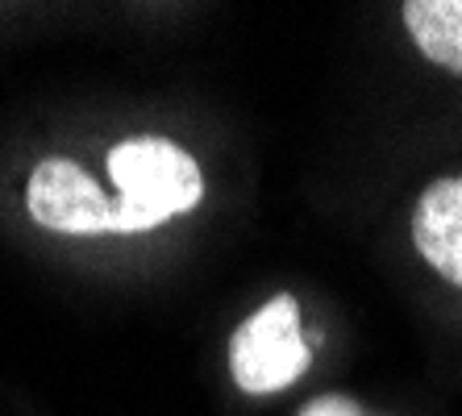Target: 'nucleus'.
<instances>
[{
	"label": "nucleus",
	"mask_w": 462,
	"mask_h": 416,
	"mask_svg": "<svg viewBox=\"0 0 462 416\" xmlns=\"http://www.w3.org/2000/svg\"><path fill=\"white\" fill-rule=\"evenodd\" d=\"M25 208L54 234H113V200L71 159H42L25 183Z\"/></svg>",
	"instance_id": "nucleus-3"
},
{
	"label": "nucleus",
	"mask_w": 462,
	"mask_h": 416,
	"mask_svg": "<svg viewBox=\"0 0 462 416\" xmlns=\"http://www.w3.org/2000/svg\"><path fill=\"white\" fill-rule=\"evenodd\" d=\"M108 180L125 204L146 213L154 225L200 204L205 180L188 150L167 138H125L108 150Z\"/></svg>",
	"instance_id": "nucleus-1"
},
{
	"label": "nucleus",
	"mask_w": 462,
	"mask_h": 416,
	"mask_svg": "<svg viewBox=\"0 0 462 416\" xmlns=\"http://www.w3.org/2000/svg\"><path fill=\"white\" fill-rule=\"evenodd\" d=\"M312 363V346L300 333V304L296 296H275L237 325L229 342V371L234 384L250 395H271L296 384Z\"/></svg>",
	"instance_id": "nucleus-2"
},
{
	"label": "nucleus",
	"mask_w": 462,
	"mask_h": 416,
	"mask_svg": "<svg viewBox=\"0 0 462 416\" xmlns=\"http://www.w3.org/2000/svg\"><path fill=\"white\" fill-rule=\"evenodd\" d=\"M300 416H363V412H358V404L346 400V395H321V400L304 404Z\"/></svg>",
	"instance_id": "nucleus-6"
},
{
	"label": "nucleus",
	"mask_w": 462,
	"mask_h": 416,
	"mask_svg": "<svg viewBox=\"0 0 462 416\" xmlns=\"http://www.w3.org/2000/svg\"><path fill=\"white\" fill-rule=\"evenodd\" d=\"M400 13L417 51L430 63L462 75V0H409Z\"/></svg>",
	"instance_id": "nucleus-5"
},
{
	"label": "nucleus",
	"mask_w": 462,
	"mask_h": 416,
	"mask_svg": "<svg viewBox=\"0 0 462 416\" xmlns=\"http://www.w3.org/2000/svg\"><path fill=\"white\" fill-rule=\"evenodd\" d=\"M412 242L438 275L462 288V180H438L420 192Z\"/></svg>",
	"instance_id": "nucleus-4"
}]
</instances>
